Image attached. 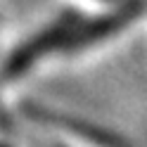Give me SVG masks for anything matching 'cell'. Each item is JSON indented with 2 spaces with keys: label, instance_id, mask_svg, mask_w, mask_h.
Instances as JSON below:
<instances>
[{
  "label": "cell",
  "instance_id": "1",
  "mask_svg": "<svg viewBox=\"0 0 147 147\" xmlns=\"http://www.w3.org/2000/svg\"><path fill=\"white\" fill-rule=\"evenodd\" d=\"M76 24L78 22L71 19V17H69V19H62V22H57L55 26H50L48 31L38 33L33 40H29L26 45H22V48L10 57V62H7L5 76L7 78L22 76V74L29 69V67H33L43 55H48L52 50H67L69 38H71V31H74V26H76Z\"/></svg>",
  "mask_w": 147,
  "mask_h": 147
}]
</instances>
